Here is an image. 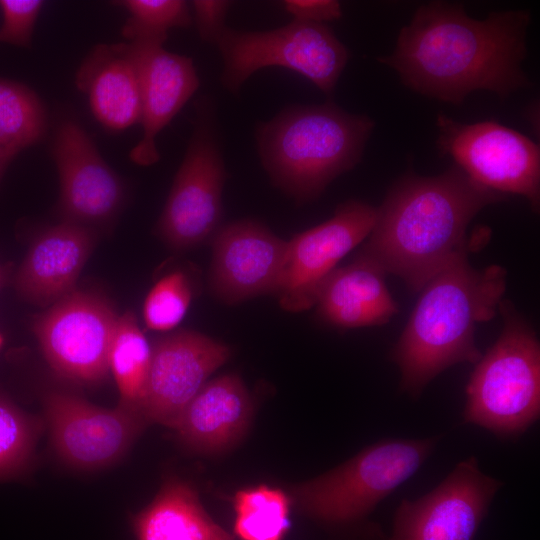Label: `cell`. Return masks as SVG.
I'll list each match as a JSON object with an SVG mask.
<instances>
[{
  "instance_id": "cell-24",
  "label": "cell",
  "mask_w": 540,
  "mask_h": 540,
  "mask_svg": "<svg viewBox=\"0 0 540 540\" xmlns=\"http://www.w3.org/2000/svg\"><path fill=\"white\" fill-rule=\"evenodd\" d=\"M46 129V110L37 94L21 83L0 78V156L5 162L39 142Z\"/></svg>"
},
{
  "instance_id": "cell-19",
  "label": "cell",
  "mask_w": 540,
  "mask_h": 540,
  "mask_svg": "<svg viewBox=\"0 0 540 540\" xmlns=\"http://www.w3.org/2000/svg\"><path fill=\"white\" fill-rule=\"evenodd\" d=\"M386 276L375 261L359 251L352 262L336 267L321 285L314 305L319 319L344 329L387 324L399 307Z\"/></svg>"
},
{
  "instance_id": "cell-1",
  "label": "cell",
  "mask_w": 540,
  "mask_h": 540,
  "mask_svg": "<svg viewBox=\"0 0 540 540\" xmlns=\"http://www.w3.org/2000/svg\"><path fill=\"white\" fill-rule=\"evenodd\" d=\"M530 22L529 10L475 19L462 4L431 1L417 8L392 54L378 62L410 90L439 101L461 105L477 90L506 99L532 85L522 68Z\"/></svg>"
},
{
  "instance_id": "cell-28",
  "label": "cell",
  "mask_w": 540,
  "mask_h": 540,
  "mask_svg": "<svg viewBox=\"0 0 540 540\" xmlns=\"http://www.w3.org/2000/svg\"><path fill=\"white\" fill-rule=\"evenodd\" d=\"M192 300L190 281L182 271L162 277L149 291L143 305L145 325L167 331L184 318Z\"/></svg>"
},
{
  "instance_id": "cell-20",
  "label": "cell",
  "mask_w": 540,
  "mask_h": 540,
  "mask_svg": "<svg viewBox=\"0 0 540 540\" xmlns=\"http://www.w3.org/2000/svg\"><path fill=\"white\" fill-rule=\"evenodd\" d=\"M252 412V401L242 380L235 374H227L206 382L173 429L190 448L218 453L244 436Z\"/></svg>"
},
{
  "instance_id": "cell-2",
  "label": "cell",
  "mask_w": 540,
  "mask_h": 540,
  "mask_svg": "<svg viewBox=\"0 0 540 540\" xmlns=\"http://www.w3.org/2000/svg\"><path fill=\"white\" fill-rule=\"evenodd\" d=\"M507 195L471 179L458 165L436 176L407 173L377 207L360 252L413 293L459 257L468 255L466 231L486 206Z\"/></svg>"
},
{
  "instance_id": "cell-11",
  "label": "cell",
  "mask_w": 540,
  "mask_h": 540,
  "mask_svg": "<svg viewBox=\"0 0 540 540\" xmlns=\"http://www.w3.org/2000/svg\"><path fill=\"white\" fill-rule=\"evenodd\" d=\"M502 485L470 456L428 493L403 499L385 540H474Z\"/></svg>"
},
{
  "instance_id": "cell-3",
  "label": "cell",
  "mask_w": 540,
  "mask_h": 540,
  "mask_svg": "<svg viewBox=\"0 0 540 540\" xmlns=\"http://www.w3.org/2000/svg\"><path fill=\"white\" fill-rule=\"evenodd\" d=\"M507 271L483 269L459 257L436 274L420 296L394 348L400 390L418 398L439 374L459 363L475 364L482 353L475 343L477 325L493 319L506 291Z\"/></svg>"
},
{
  "instance_id": "cell-9",
  "label": "cell",
  "mask_w": 540,
  "mask_h": 540,
  "mask_svg": "<svg viewBox=\"0 0 540 540\" xmlns=\"http://www.w3.org/2000/svg\"><path fill=\"white\" fill-rule=\"evenodd\" d=\"M437 146L471 179L503 194L523 196L534 213L540 208V148L522 133L497 121L461 123L444 114L436 119Z\"/></svg>"
},
{
  "instance_id": "cell-15",
  "label": "cell",
  "mask_w": 540,
  "mask_h": 540,
  "mask_svg": "<svg viewBox=\"0 0 540 540\" xmlns=\"http://www.w3.org/2000/svg\"><path fill=\"white\" fill-rule=\"evenodd\" d=\"M230 357L225 344L204 334L181 330L153 346L140 414L148 423L174 428L207 378Z\"/></svg>"
},
{
  "instance_id": "cell-10",
  "label": "cell",
  "mask_w": 540,
  "mask_h": 540,
  "mask_svg": "<svg viewBox=\"0 0 540 540\" xmlns=\"http://www.w3.org/2000/svg\"><path fill=\"white\" fill-rule=\"evenodd\" d=\"M119 316L102 296L72 291L38 315L33 332L50 368L82 386L103 382Z\"/></svg>"
},
{
  "instance_id": "cell-26",
  "label": "cell",
  "mask_w": 540,
  "mask_h": 540,
  "mask_svg": "<svg viewBox=\"0 0 540 540\" xmlns=\"http://www.w3.org/2000/svg\"><path fill=\"white\" fill-rule=\"evenodd\" d=\"M41 423L0 393V479L19 475L28 468Z\"/></svg>"
},
{
  "instance_id": "cell-16",
  "label": "cell",
  "mask_w": 540,
  "mask_h": 540,
  "mask_svg": "<svg viewBox=\"0 0 540 540\" xmlns=\"http://www.w3.org/2000/svg\"><path fill=\"white\" fill-rule=\"evenodd\" d=\"M286 250L287 241L258 221L243 219L226 224L212 240L211 292L228 305L274 294Z\"/></svg>"
},
{
  "instance_id": "cell-12",
  "label": "cell",
  "mask_w": 540,
  "mask_h": 540,
  "mask_svg": "<svg viewBox=\"0 0 540 540\" xmlns=\"http://www.w3.org/2000/svg\"><path fill=\"white\" fill-rule=\"evenodd\" d=\"M377 218V207L360 200L339 205L323 223L287 241L275 295L290 312L314 307L318 291L338 262L362 243Z\"/></svg>"
},
{
  "instance_id": "cell-18",
  "label": "cell",
  "mask_w": 540,
  "mask_h": 540,
  "mask_svg": "<svg viewBox=\"0 0 540 540\" xmlns=\"http://www.w3.org/2000/svg\"><path fill=\"white\" fill-rule=\"evenodd\" d=\"M92 229L64 222L42 232L32 242L14 276V288L25 300L48 306L73 291L89 258Z\"/></svg>"
},
{
  "instance_id": "cell-27",
  "label": "cell",
  "mask_w": 540,
  "mask_h": 540,
  "mask_svg": "<svg viewBox=\"0 0 540 540\" xmlns=\"http://www.w3.org/2000/svg\"><path fill=\"white\" fill-rule=\"evenodd\" d=\"M117 4L129 13L122 27V34L128 41L164 44L170 29L185 28L192 23L186 1L124 0Z\"/></svg>"
},
{
  "instance_id": "cell-4",
  "label": "cell",
  "mask_w": 540,
  "mask_h": 540,
  "mask_svg": "<svg viewBox=\"0 0 540 540\" xmlns=\"http://www.w3.org/2000/svg\"><path fill=\"white\" fill-rule=\"evenodd\" d=\"M374 127L369 116L350 114L331 100L292 105L257 126V151L271 182L303 203L361 161Z\"/></svg>"
},
{
  "instance_id": "cell-29",
  "label": "cell",
  "mask_w": 540,
  "mask_h": 540,
  "mask_svg": "<svg viewBox=\"0 0 540 540\" xmlns=\"http://www.w3.org/2000/svg\"><path fill=\"white\" fill-rule=\"evenodd\" d=\"M42 6L40 0H0L3 15L0 42L29 46Z\"/></svg>"
},
{
  "instance_id": "cell-30",
  "label": "cell",
  "mask_w": 540,
  "mask_h": 540,
  "mask_svg": "<svg viewBox=\"0 0 540 540\" xmlns=\"http://www.w3.org/2000/svg\"><path fill=\"white\" fill-rule=\"evenodd\" d=\"M230 6L231 2L224 0L192 1L197 31L203 41L214 44L226 27L225 18Z\"/></svg>"
},
{
  "instance_id": "cell-14",
  "label": "cell",
  "mask_w": 540,
  "mask_h": 540,
  "mask_svg": "<svg viewBox=\"0 0 540 540\" xmlns=\"http://www.w3.org/2000/svg\"><path fill=\"white\" fill-rule=\"evenodd\" d=\"M51 151L59 175L58 207L63 221L90 229L112 221L124 202L123 181L87 132L72 119L62 120Z\"/></svg>"
},
{
  "instance_id": "cell-21",
  "label": "cell",
  "mask_w": 540,
  "mask_h": 540,
  "mask_svg": "<svg viewBox=\"0 0 540 540\" xmlns=\"http://www.w3.org/2000/svg\"><path fill=\"white\" fill-rule=\"evenodd\" d=\"M76 85L106 129L121 131L140 123L139 76L127 42L96 45L80 65Z\"/></svg>"
},
{
  "instance_id": "cell-7",
  "label": "cell",
  "mask_w": 540,
  "mask_h": 540,
  "mask_svg": "<svg viewBox=\"0 0 540 540\" xmlns=\"http://www.w3.org/2000/svg\"><path fill=\"white\" fill-rule=\"evenodd\" d=\"M213 45L222 58V86L232 94L258 70L281 67L331 95L349 59L347 48L326 24L294 19L266 31L225 27Z\"/></svg>"
},
{
  "instance_id": "cell-6",
  "label": "cell",
  "mask_w": 540,
  "mask_h": 540,
  "mask_svg": "<svg viewBox=\"0 0 540 540\" xmlns=\"http://www.w3.org/2000/svg\"><path fill=\"white\" fill-rule=\"evenodd\" d=\"M440 436L382 439L336 468L292 488L298 507L330 525L359 521L409 480L436 448Z\"/></svg>"
},
{
  "instance_id": "cell-17",
  "label": "cell",
  "mask_w": 540,
  "mask_h": 540,
  "mask_svg": "<svg viewBox=\"0 0 540 540\" xmlns=\"http://www.w3.org/2000/svg\"><path fill=\"white\" fill-rule=\"evenodd\" d=\"M127 44L139 76L143 132L129 156L137 165L150 166L160 159L156 137L196 92L200 81L191 58L167 51L159 43Z\"/></svg>"
},
{
  "instance_id": "cell-33",
  "label": "cell",
  "mask_w": 540,
  "mask_h": 540,
  "mask_svg": "<svg viewBox=\"0 0 540 540\" xmlns=\"http://www.w3.org/2000/svg\"><path fill=\"white\" fill-rule=\"evenodd\" d=\"M3 283H4V275H3L2 269L0 267V289H1L2 285H3Z\"/></svg>"
},
{
  "instance_id": "cell-23",
  "label": "cell",
  "mask_w": 540,
  "mask_h": 540,
  "mask_svg": "<svg viewBox=\"0 0 540 540\" xmlns=\"http://www.w3.org/2000/svg\"><path fill=\"white\" fill-rule=\"evenodd\" d=\"M152 347L131 311L119 316L109 353V369L120 395L118 405L140 413Z\"/></svg>"
},
{
  "instance_id": "cell-5",
  "label": "cell",
  "mask_w": 540,
  "mask_h": 540,
  "mask_svg": "<svg viewBox=\"0 0 540 540\" xmlns=\"http://www.w3.org/2000/svg\"><path fill=\"white\" fill-rule=\"evenodd\" d=\"M498 313L503 328L475 363L466 386L463 419L498 437L513 438L539 419L540 343L510 300H501Z\"/></svg>"
},
{
  "instance_id": "cell-13",
  "label": "cell",
  "mask_w": 540,
  "mask_h": 540,
  "mask_svg": "<svg viewBox=\"0 0 540 540\" xmlns=\"http://www.w3.org/2000/svg\"><path fill=\"white\" fill-rule=\"evenodd\" d=\"M43 407L55 452L70 466L84 470L117 462L147 424L137 411L120 405L103 408L67 391L48 392Z\"/></svg>"
},
{
  "instance_id": "cell-8",
  "label": "cell",
  "mask_w": 540,
  "mask_h": 540,
  "mask_svg": "<svg viewBox=\"0 0 540 540\" xmlns=\"http://www.w3.org/2000/svg\"><path fill=\"white\" fill-rule=\"evenodd\" d=\"M226 169L217 133L213 100L197 102L193 132L158 219L159 237L172 249L187 250L219 226Z\"/></svg>"
},
{
  "instance_id": "cell-22",
  "label": "cell",
  "mask_w": 540,
  "mask_h": 540,
  "mask_svg": "<svg viewBox=\"0 0 540 540\" xmlns=\"http://www.w3.org/2000/svg\"><path fill=\"white\" fill-rule=\"evenodd\" d=\"M131 524L137 540H234L208 515L195 489L177 478L167 479Z\"/></svg>"
},
{
  "instance_id": "cell-25",
  "label": "cell",
  "mask_w": 540,
  "mask_h": 540,
  "mask_svg": "<svg viewBox=\"0 0 540 540\" xmlns=\"http://www.w3.org/2000/svg\"><path fill=\"white\" fill-rule=\"evenodd\" d=\"M291 500L264 484L239 490L233 499L234 532L240 540H283L290 522Z\"/></svg>"
},
{
  "instance_id": "cell-32",
  "label": "cell",
  "mask_w": 540,
  "mask_h": 540,
  "mask_svg": "<svg viewBox=\"0 0 540 540\" xmlns=\"http://www.w3.org/2000/svg\"><path fill=\"white\" fill-rule=\"evenodd\" d=\"M6 165L7 163L5 162V160L0 156V179Z\"/></svg>"
},
{
  "instance_id": "cell-34",
  "label": "cell",
  "mask_w": 540,
  "mask_h": 540,
  "mask_svg": "<svg viewBox=\"0 0 540 540\" xmlns=\"http://www.w3.org/2000/svg\"><path fill=\"white\" fill-rule=\"evenodd\" d=\"M2 343H3V338H2V336L0 334V347H1Z\"/></svg>"
},
{
  "instance_id": "cell-31",
  "label": "cell",
  "mask_w": 540,
  "mask_h": 540,
  "mask_svg": "<svg viewBox=\"0 0 540 540\" xmlns=\"http://www.w3.org/2000/svg\"><path fill=\"white\" fill-rule=\"evenodd\" d=\"M284 6L294 20L309 23L325 24L343 14L340 2L335 0H286Z\"/></svg>"
}]
</instances>
